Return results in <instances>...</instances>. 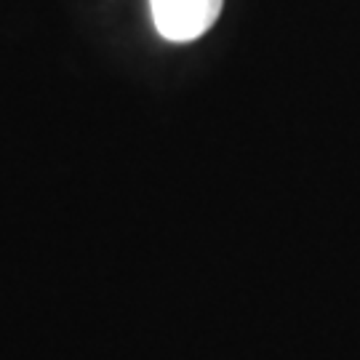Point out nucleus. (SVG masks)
<instances>
[{"instance_id": "f257e3e1", "label": "nucleus", "mask_w": 360, "mask_h": 360, "mask_svg": "<svg viewBox=\"0 0 360 360\" xmlns=\"http://www.w3.org/2000/svg\"><path fill=\"white\" fill-rule=\"evenodd\" d=\"M224 0H150L155 30L171 43L203 38L217 25Z\"/></svg>"}]
</instances>
